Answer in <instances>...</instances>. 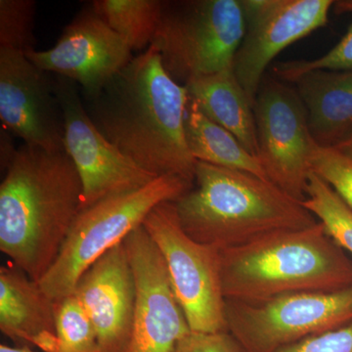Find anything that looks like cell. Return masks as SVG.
Returning a JSON list of instances; mask_svg holds the SVG:
<instances>
[{
	"instance_id": "cell-18",
	"label": "cell",
	"mask_w": 352,
	"mask_h": 352,
	"mask_svg": "<svg viewBox=\"0 0 352 352\" xmlns=\"http://www.w3.org/2000/svg\"><path fill=\"white\" fill-rule=\"evenodd\" d=\"M185 87L190 99L208 119L230 131L248 151L258 156L254 106L233 68L194 78Z\"/></svg>"
},
{
	"instance_id": "cell-28",
	"label": "cell",
	"mask_w": 352,
	"mask_h": 352,
	"mask_svg": "<svg viewBox=\"0 0 352 352\" xmlns=\"http://www.w3.org/2000/svg\"><path fill=\"white\" fill-rule=\"evenodd\" d=\"M11 135L12 134L9 133L6 129H1V142H0V160H1V168L7 170L9 164H11L14 157H15L16 153L18 149H15L13 146L12 140H11Z\"/></svg>"
},
{
	"instance_id": "cell-29",
	"label": "cell",
	"mask_w": 352,
	"mask_h": 352,
	"mask_svg": "<svg viewBox=\"0 0 352 352\" xmlns=\"http://www.w3.org/2000/svg\"><path fill=\"white\" fill-rule=\"evenodd\" d=\"M333 149L338 150V151L346 155V157H351L352 160V136L344 141V142L340 143L337 147L333 148Z\"/></svg>"
},
{
	"instance_id": "cell-22",
	"label": "cell",
	"mask_w": 352,
	"mask_h": 352,
	"mask_svg": "<svg viewBox=\"0 0 352 352\" xmlns=\"http://www.w3.org/2000/svg\"><path fill=\"white\" fill-rule=\"evenodd\" d=\"M56 333L50 352H101L96 332L75 295L56 302Z\"/></svg>"
},
{
	"instance_id": "cell-12",
	"label": "cell",
	"mask_w": 352,
	"mask_h": 352,
	"mask_svg": "<svg viewBox=\"0 0 352 352\" xmlns=\"http://www.w3.org/2000/svg\"><path fill=\"white\" fill-rule=\"evenodd\" d=\"M124 245L136 286L131 340L124 352H175L191 329L163 256L143 226L132 231Z\"/></svg>"
},
{
	"instance_id": "cell-24",
	"label": "cell",
	"mask_w": 352,
	"mask_h": 352,
	"mask_svg": "<svg viewBox=\"0 0 352 352\" xmlns=\"http://www.w3.org/2000/svg\"><path fill=\"white\" fill-rule=\"evenodd\" d=\"M36 6L32 0H0V47L34 50Z\"/></svg>"
},
{
	"instance_id": "cell-11",
	"label": "cell",
	"mask_w": 352,
	"mask_h": 352,
	"mask_svg": "<svg viewBox=\"0 0 352 352\" xmlns=\"http://www.w3.org/2000/svg\"><path fill=\"white\" fill-rule=\"evenodd\" d=\"M333 0H241L245 36L233 71L254 106L271 62L285 48L324 27Z\"/></svg>"
},
{
	"instance_id": "cell-8",
	"label": "cell",
	"mask_w": 352,
	"mask_h": 352,
	"mask_svg": "<svg viewBox=\"0 0 352 352\" xmlns=\"http://www.w3.org/2000/svg\"><path fill=\"white\" fill-rule=\"evenodd\" d=\"M227 330L244 352H276L352 323V287L300 292L263 302L226 300Z\"/></svg>"
},
{
	"instance_id": "cell-3",
	"label": "cell",
	"mask_w": 352,
	"mask_h": 352,
	"mask_svg": "<svg viewBox=\"0 0 352 352\" xmlns=\"http://www.w3.org/2000/svg\"><path fill=\"white\" fill-rule=\"evenodd\" d=\"M175 205L182 228L192 239L220 250L318 221L302 201L270 180L201 162L197 163L193 186Z\"/></svg>"
},
{
	"instance_id": "cell-20",
	"label": "cell",
	"mask_w": 352,
	"mask_h": 352,
	"mask_svg": "<svg viewBox=\"0 0 352 352\" xmlns=\"http://www.w3.org/2000/svg\"><path fill=\"white\" fill-rule=\"evenodd\" d=\"M95 12L124 38L132 51L151 45L161 21L164 1L160 0H95Z\"/></svg>"
},
{
	"instance_id": "cell-19",
	"label": "cell",
	"mask_w": 352,
	"mask_h": 352,
	"mask_svg": "<svg viewBox=\"0 0 352 352\" xmlns=\"http://www.w3.org/2000/svg\"><path fill=\"white\" fill-rule=\"evenodd\" d=\"M185 134L197 162L245 171L267 179L258 157L248 151L230 131L208 119L191 99L187 106Z\"/></svg>"
},
{
	"instance_id": "cell-10",
	"label": "cell",
	"mask_w": 352,
	"mask_h": 352,
	"mask_svg": "<svg viewBox=\"0 0 352 352\" xmlns=\"http://www.w3.org/2000/svg\"><path fill=\"white\" fill-rule=\"evenodd\" d=\"M54 82L63 115L65 151L82 182L80 210L109 197L141 188L157 178L124 156L98 131L75 82L60 76Z\"/></svg>"
},
{
	"instance_id": "cell-6",
	"label": "cell",
	"mask_w": 352,
	"mask_h": 352,
	"mask_svg": "<svg viewBox=\"0 0 352 352\" xmlns=\"http://www.w3.org/2000/svg\"><path fill=\"white\" fill-rule=\"evenodd\" d=\"M245 36L241 0L164 1L151 46L182 85L233 68Z\"/></svg>"
},
{
	"instance_id": "cell-27",
	"label": "cell",
	"mask_w": 352,
	"mask_h": 352,
	"mask_svg": "<svg viewBox=\"0 0 352 352\" xmlns=\"http://www.w3.org/2000/svg\"><path fill=\"white\" fill-rule=\"evenodd\" d=\"M175 352H244L229 332H190L178 342Z\"/></svg>"
},
{
	"instance_id": "cell-14",
	"label": "cell",
	"mask_w": 352,
	"mask_h": 352,
	"mask_svg": "<svg viewBox=\"0 0 352 352\" xmlns=\"http://www.w3.org/2000/svg\"><path fill=\"white\" fill-rule=\"evenodd\" d=\"M48 74L22 51L0 47V120L24 144L65 151L63 115Z\"/></svg>"
},
{
	"instance_id": "cell-16",
	"label": "cell",
	"mask_w": 352,
	"mask_h": 352,
	"mask_svg": "<svg viewBox=\"0 0 352 352\" xmlns=\"http://www.w3.org/2000/svg\"><path fill=\"white\" fill-rule=\"evenodd\" d=\"M56 302L13 263L0 267V330L15 342L50 352L56 333Z\"/></svg>"
},
{
	"instance_id": "cell-17",
	"label": "cell",
	"mask_w": 352,
	"mask_h": 352,
	"mask_svg": "<svg viewBox=\"0 0 352 352\" xmlns=\"http://www.w3.org/2000/svg\"><path fill=\"white\" fill-rule=\"evenodd\" d=\"M317 145L335 148L352 136V69H316L293 82Z\"/></svg>"
},
{
	"instance_id": "cell-2",
	"label": "cell",
	"mask_w": 352,
	"mask_h": 352,
	"mask_svg": "<svg viewBox=\"0 0 352 352\" xmlns=\"http://www.w3.org/2000/svg\"><path fill=\"white\" fill-rule=\"evenodd\" d=\"M6 171L0 184V250L39 282L80 212V175L66 151L27 144Z\"/></svg>"
},
{
	"instance_id": "cell-7",
	"label": "cell",
	"mask_w": 352,
	"mask_h": 352,
	"mask_svg": "<svg viewBox=\"0 0 352 352\" xmlns=\"http://www.w3.org/2000/svg\"><path fill=\"white\" fill-rule=\"evenodd\" d=\"M143 227L163 256L171 287L192 332H228L221 250L197 242L185 232L175 201L157 206Z\"/></svg>"
},
{
	"instance_id": "cell-15",
	"label": "cell",
	"mask_w": 352,
	"mask_h": 352,
	"mask_svg": "<svg viewBox=\"0 0 352 352\" xmlns=\"http://www.w3.org/2000/svg\"><path fill=\"white\" fill-rule=\"evenodd\" d=\"M74 295L94 325L100 351H126L133 323L136 286L124 242L83 273Z\"/></svg>"
},
{
	"instance_id": "cell-13",
	"label": "cell",
	"mask_w": 352,
	"mask_h": 352,
	"mask_svg": "<svg viewBox=\"0 0 352 352\" xmlns=\"http://www.w3.org/2000/svg\"><path fill=\"white\" fill-rule=\"evenodd\" d=\"M25 54L43 71L80 85L85 100L100 94L133 59L129 43L91 6L76 16L52 48Z\"/></svg>"
},
{
	"instance_id": "cell-1",
	"label": "cell",
	"mask_w": 352,
	"mask_h": 352,
	"mask_svg": "<svg viewBox=\"0 0 352 352\" xmlns=\"http://www.w3.org/2000/svg\"><path fill=\"white\" fill-rule=\"evenodd\" d=\"M189 100L150 45L85 107L98 131L143 170L194 183L198 162L185 134Z\"/></svg>"
},
{
	"instance_id": "cell-4",
	"label": "cell",
	"mask_w": 352,
	"mask_h": 352,
	"mask_svg": "<svg viewBox=\"0 0 352 352\" xmlns=\"http://www.w3.org/2000/svg\"><path fill=\"white\" fill-rule=\"evenodd\" d=\"M226 300L256 303L300 292L352 287V258L321 222L220 251Z\"/></svg>"
},
{
	"instance_id": "cell-9",
	"label": "cell",
	"mask_w": 352,
	"mask_h": 352,
	"mask_svg": "<svg viewBox=\"0 0 352 352\" xmlns=\"http://www.w3.org/2000/svg\"><path fill=\"white\" fill-rule=\"evenodd\" d=\"M258 159L266 178L295 200L307 198L315 141L298 91L279 78H264L254 104Z\"/></svg>"
},
{
	"instance_id": "cell-30",
	"label": "cell",
	"mask_w": 352,
	"mask_h": 352,
	"mask_svg": "<svg viewBox=\"0 0 352 352\" xmlns=\"http://www.w3.org/2000/svg\"><path fill=\"white\" fill-rule=\"evenodd\" d=\"M0 352H34L27 346H9L2 344L0 346Z\"/></svg>"
},
{
	"instance_id": "cell-5",
	"label": "cell",
	"mask_w": 352,
	"mask_h": 352,
	"mask_svg": "<svg viewBox=\"0 0 352 352\" xmlns=\"http://www.w3.org/2000/svg\"><path fill=\"white\" fill-rule=\"evenodd\" d=\"M192 186L178 176H160L141 188L80 210L39 286L55 302L73 295L80 278L97 259L142 226L157 206L175 201Z\"/></svg>"
},
{
	"instance_id": "cell-23",
	"label": "cell",
	"mask_w": 352,
	"mask_h": 352,
	"mask_svg": "<svg viewBox=\"0 0 352 352\" xmlns=\"http://www.w3.org/2000/svg\"><path fill=\"white\" fill-rule=\"evenodd\" d=\"M333 8L337 13H351L352 0L335 1ZM316 69L346 71L352 69V24L344 38L323 56L312 60L281 62L273 68L275 78L293 82L298 76Z\"/></svg>"
},
{
	"instance_id": "cell-21",
	"label": "cell",
	"mask_w": 352,
	"mask_h": 352,
	"mask_svg": "<svg viewBox=\"0 0 352 352\" xmlns=\"http://www.w3.org/2000/svg\"><path fill=\"white\" fill-rule=\"evenodd\" d=\"M303 207L325 227L332 239L352 256V210L330 185L311 173Z\"/></svg>"
},
{
	"instance_id": "cell-25",
	"label": "cell",
	"mask_w": 352,
	"mask_h": 352,
	"mask_svg": "<svg viewBox=\"0 0 352 352\" xmlns=\"http://www.w3.org/2000/svg\"><path fill=\"white\" fill-rule=\"evenodd\" d=\"M311 171L331 188L352 210V160L333 148L314 144Z\"/></svg>"
},
{
	"instance_id": "cell-26",
	"label": "cell",
	"mask_w": 352,
	"mask_h": 352,
	"mask_svg": "<svg viewBox=\"0 0 352 352\" xmlns=\"http://www.w3.org/2000/svg\"><path fill=\"white\" fill-rule=\"evenodd\" d=\"M276 352H352V323L337 330L311 336Z\"/></svg>"
}]
</instances>
